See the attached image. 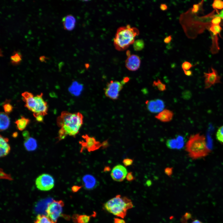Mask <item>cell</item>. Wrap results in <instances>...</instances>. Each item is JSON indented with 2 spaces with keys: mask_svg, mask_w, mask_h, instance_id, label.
Instances as JSON below:
<instances>
[{
  "mask_svg": "<svg viewBox=\"0 0 223 223\" xmlns=\"http://www.w3.org/2000/svg\"><path fill=\"white\" fill-rule=\"evenodd\" d=\"M83 118L82 114L79 112H62L57 119V125L60 128L59 131V140L64 139L67 135L75 137L83 124Z\"/></svg>",
  "mask_w": 223,
  "mask_h": 223,
  "instance_id": "obj_1",
  "label": "cell"
},
{
  "mask_svg": "<svg viewBox=\"0 0 223 223\" xmlns=\"http://www.w3.org/2000/svg\"><path fill=\"white\" fill-rule=\"evenodd\" d=\"M186 150L194 160L205 157L211 152L205 136L199 133L191 135L186 145Z\"/></svg>",
  "mask_w": 223,
  "mask_h": 223,
  "instance_id": "obj_2",
  "label": "cell"
},
{
  "mask_svg": "<svg viewBox=\"0 0 223 223\" xmlns=\"http://www.w3.org/2000/svg\"><path fill=\"white\" fill-rule=\"evenodd\" d=\"M139 34V30L135 27H132L129 24L119 28L113 39L114 46L118 51L127 49L133 44L136 36Z\"/></svg>",
  "mask_w": 223,
  "mask_h": 223,
  "instance_id": "obj_3",
  "label": "cell"
},
{
  "mask_svg": "<svg viewBox=\"0 0 223 223\" xmlns=\"http://www.w3.org/2000/svg\"><path fill=\"white\" fill-rule=\"evenodd\" d=\"M103 206L109 212L123 218L126 216L127 210L133 208V205L130 199L118 195L106 202Z\"/></svg>",
  "mask_w": 223,
  "mask_h": 223,
  "instance_id": "obj_4",
  "label": "cell"
},
{
  "mask_svg": "<svg viewBox=\"0 0 223 223\" xmlns=\"http://www.w3.org/2000/svg\"><path fill=\"white\" fill-rule=\"evenodd\" d=\"M21 95L25 103V107L33 112V115L40 114L46 110L47 103L43 98L42 93L34 96L32 93L25 91Z\"/></svg>",
  "mask_w": 223,
  "mask_h": 223,
  "instance_id": "obj_5",
  "label": "cell"
},
{
  "mask_svg": "<svg viewBox=\"0 0 223 223\" xmlns=\"http://www.w3.org/2000/svg\"><path fill=\"white\" fill-rule=\"evenodd\" d=\"M125 83L122 80L120 81H117L111 80L107 84L104 88V93L107 98L113 100L118 99L120 93Z\"/></svg>",
  "mask_w": 223,
  "mask_h": 223,
  "instance_id": "obj_6",
  "label": "cell"
},
{
  "mask_svg": "<svg viewBox=\"0 0 223 223\" xmlns=\"http://www.w3.org/2000/svg\"><path fill=\"white\" fill-rule=\"evenodd\" d=\"M64 205L61 200H53L49 204L46 212L47 216L54 223H56L61 215Z\"/></svg>",
  "mask_w": 223,
  "mask_h": 223,
  "instance_id": "obj_7",
  "label": "cell"
},
{
  "mask_svg": "<svg viewBox=\"0 0 223 223\" xmlns=\"http://www.w3.org/2000/svg\"><path fill=\"white\" fill-rule=\"evenodd\" d=\"M35 184L37 188L42 191H48L53 188L54 180L53 177L48 174L39 176L36 179Z\"/></svg>",
  "mask_w": 223,
  "mask_h": 223,
  "instance_id": "obj_8",
  "label": "cell"
},
{
  "mask_svg": "<svg viewBox=\"0 0 223 223\" xmlns=\"http://www.w3.org/2000/svg\"><path fill=\"white\" fill-rule=\"evenodd\" d=\"M83 139L79 141L81 147L80 152H82L84 149H86L89 152L93 151L102 147V143L97 141L94 137H91L87 134L82 136Z\"/></svg>",
  "mask_w": 223,
  "mask_h": 223,
  "instance_id": "obj_9",
  "label": "cell"
},
{
  "mask_svg": "<svg viewBox=\"0 0 223 223\" xmlns=\"http://www.w3.org/2000/svg\"><path fill=\"white\" fill-rule=\"evenodd\" d=\"M212 71L208 73H204V88H209L215 84L221 83V77L218 74L217 71L211 68Z\"/></svg>",
  "mask_w": 223,
  "mask_h": 223,
  "instance_id": "obj_10",
  "label": "cell"
},
{
  "mask_svg": "<svg viewBox=\"0 0 223 223\" xmlns=\"http://www.w3.org/2000/svg\"><path fill=\"white\" fill-rule=\"evenodd\" d=\"M127 173L126 168L123 165L118 164L113 168L111 172V175L114 180L121 182L125 179Z\"/></svg>",
  "mask_w": 223,
  "mask_h": 223,
  "instance_id": "obj_11",
  "label": "cell"
},
{
  "mask_svg": "<svg viewBox=\"0 0 223 223\" xmlns=\"http://www.w3.org/2000/svg\"><path fill=\"white\" fill-rule=\"evenodd\" d=\"M146 103L148 110L153 113L161 112L164 110L165 106L164 101L159 99L147 100Z\"/></svg>",
  "mask_w": 223,
  "mask_h": 223,
  "instance_id": "obj_12",
  "label": "cell"
},
{
  "mask_svg": "<svg viewBox=\"0 0 223 223\" xmlns=\"http://www.w3.org/2000/svg\"><path fill=\"white\" fill-rule=\"evenodd\" d=\"M141 63L139 57L138 55L133 54L127 57L125 61V66L128 70L135 71L139 69Z\"/></svg>",
  "mask_w": 223,
  "mask_h": 223,
  "instance_id": "obj_13",
  "label": "cell"
},
{
  "mask_svg": "<svg viewBox=\"0 0 223 223\" xmlns=\"http://www.w3.org/2000/svg\"><path fill=\"white\" fill-rule=\"evenodd\" d=\"M82 183L84 188L87 190H91L95 188L98 185V182L93 176L86 174L82 178Z\"/></svg>",
  "mask_w": 223,
  "mask_h": 223,
  "instance_id": "obj_14",
  "label": "cell"
},
{
  "mask_svg": "<svg viewBox=\"0 0 223 223\" xmlns=\"http://www.w3.org/2000/svg\"><path fill=\"white\" fill-rule=\"evenodd\" d=\"M174 113L168 109H164L155 116V117L161 122H168L173 119Z\"/></svg>",
  "mask_w": 223,
  "mask_h": 223,
  "instance_id": "obj_15",
  "label": "cell"
},
{
  "mask_svg": "<svg viewBox=\"0 0 223 223\" xmlns=\"http://www.w3.org/2000/svg\"><path fill=\"white\" fill-rule=\"evenodd\" d=\"M64 29L68 31H71L75 27L76 19L71 15H68L63 17L62 20Z\"/></svg>",
  "mask_w": 223,
  "mask_h": 223,
  "instance_id": "obj_16",
  "label": "cell"
},
{
  "mask_svg": "<svg viewBox=\"0 0 223 223\" xmlns=\"http://www.w3.org/2000/svg\"><path fill=\"white\" fill-rule=\"evenodd\" d=\"M0 137V156L1 157H3L6 156L9 153L11 147L8 143V138L3 137L1 135Z\"/></svg>",
  "mask_w": 223,
  "mask_h": 223,
  "instance_id": "obj_17",
  "label": "cell"
},
{
  "mask_svg": "<svg viewBox=\"0 0 223 223\" xmlns=\"http://www.w3.org/2000/svg\"><path fill=\"white\" fill-rule=\"evenodd\" d=\"M96 216V213L94 212V213L90 215L75 214L72 216V218L74 223H88L91 217Z\"/></svg>",
  "mask_w": 223,
  "mask_h": 223,
  "instance_id": "obj_18",
  "label": "cell"
},
{
  "mask_svg": "<svg viewBox=\"0 0 223 223\" xmlns=\"http://www.w3.org/2000/svg\"><path fill=\"white\" fill-rule=\"evenodd\" d=\"M53 201L52 199H47L38 202L36 205L35 209L37 212L46 213V210L49 204Z\"/></svg>",
  "mask_w": 223,
  "mask_h": 223,
  "instance_id": "obj_19",
  "label": "cell"
},
{
  "mask_svg": "<svg viewBox=\"0 0 223 223\" xmlns=\"http://www.w3.org/2000/svg\"><path fill=\"white\" fill-rule=\"evenodd\" d=\"M0 131H4L7 129L9 126L10 120L7 115L3 112H0Z\"/></svg>",
  "mask_w": 223,
  "mask_h": 223,
  "instance_id": "obj_20",
  "label": "cell"
},
{
  "mask_svg": "<svg viewBox=\"0 0 223 223\" xmlns=\"http://www.w3.org/2000/svg\"><path fill=\"white\" fill-rule=\"evenodd\" d=\"M24 146L27 151H33L36 150L37 147V141L34 138L29 137L25 140Z\"/></svg>",
  "mask_w": 223,
  "mask_h": 223,
  "instance_id": "obj_21",
  "label": "cell"
},
{
  "mask_svg": "<svg viewBox=\"0 0 223 223\" xmlns=\"http://www.w3.org/2000/svg\"><path fill=\"white\" fill-rule=\"evenodd\" d=\"M30 122V120L23 116L15 121L17 129L20 131L24 130Z\"/></svg>",
  "mask_w": 223,
  "mask_h": 223,
  "instance_id": "obj_22",
  "label": "cell"
},
{
  "mask_svg": "<svg viewBox=\"0 0 223 223\" xmlns=\"http://www.w3.org/2000/svg\"><path fill=\"white\" fill-rule=\"evenodd\" d=\"M11 63L12 65H17L20 64L22 60V55L18 51H14L10 57Z\"/></svg>",
  "mask_w": 223,
  "mask_h": 223,
  "instance_id": "obj_23",
  "label": "cell"
},
{
  "mask_svg": "<svg viewBox=\"0 0 223 223\" xmlns=\"http://www.w3.org/2000/svg\"><path fill=\"white\" fill-rule=\"evenodd\" d=\"M34 223H54L47 216L43 214H38Z\"/></svg>",
  "mask_w": 223,
  "mask_h": 223,
  "instance_id": "obj_24",
  "label": "cell"
},
{
  "mask_svg": "<svg viewBox=\"0 0 223 223\" xmlns=\"http://www.w3.org/2000/svg\"><path fill=\"white\" fill-rule=\"evenodd\" d=\"M166 145L168 148L172 149H177L178 145V142L176 138L168 139Z\"/></svg>",
  "mask_w": 223,
  "mask_h": 223,
  "instance_id": "obj_25",
  "label": "cell"
},
{
  "mask_svg": "<svg viewBox=\"0 0 223 223\" xmlns=\"http://www.w3.org/2000/svg\"><path fill=\"white\" fill-rule=\"evenodd\" d=\"M133 48L137 51L142 50L144 47V42L142 39H138L135 41L133 44Z\"/></svg>",
  "mask_w": 223,
  "mask_h": 223,
  "instance_id": "obj_26",
  "label": "cell"
},
{
  "mask_svg": "<svg viewBox=\"0 0 223 223\" xmlns=\"http://www.w3.org/2000/svg\"><path fill=\"white\" fill-rule=\"evenodd\" d=\"M153 87H156L160 91H164L166 90V85L163 83L160 79L153 81L152 84Z\"/></svg>",
  "mask_w": 223,
  "mask_h": 223,
  "instance_id": "obj_27",
  "label": "cell"
},
{
  "mask_svg": "<svg viewBox=\"0 0 223 223\" xmlns=\"http://www.w3.org/2000/svg\"><path fill=\"white\" fill-rule=\"evenodd\" d=\"M3 107L5 113L9 114L13 110V107L10 103V100H6L3 104Z\"/></svg>",
  "mask_w": 223,
  "mask_h": 223,
  "instance_id": "obj_28",
  "label": "cell"
},
{
  "mask_svg": "<svg viewBox=\"0 0 223 223\" xmlns=\"http://www.w3.org/2000/svg\"><path fill=\"white\" fill-rule=\"evenodd\" d=\"M216 137L219 142L223 144V125L218 128L216 133Z\"/></svg>",
  "mask_w": 223,
  "mask_h": 223,
  "instance_id": "obj_29",
  "label": "cell"
},
{
  "mask_svg": "<svg viewBox=\"0 0 223 223\" xmlns=\"http://www.w3.org/2000/svg\"><path fill=\"white\" fill-rule=\"evenodd\" d=\"M222 29L221 27L219 25H212L210 28V30L215 35L219 34Z\"/></svg>",
  "mask_w": 223,
  "mask_h": 223,
  "instance_id": "obj_30",
  "label": "cell"
},
{
  "mask_svg": "<svg viewBox=\"0 0 223 223\" xmlns=\"http://www.w3.org/2000/svg\"><path fill=\"white\" fill-rule=\"evenodd\" d=\"M213 8L218 9H223V1L220 0H215L214 1L212 4Z\"/></svg>",
  "mask_w": 223,
  "mask_h": 223,
  "instance_id": "obj_31",
  "label": "cell"
},
{
  "mask_svg": "<svg viewBox=\"0 0 223 223\" xmlns=\"http://www.w3.org/2000/svg\"><path fill=\"white\" fill-rule=\"evenodd\" d=\"M193 66L190 62L185 61L182 63L181 67L183 71L189 70Z\"/></svg>",
  "mask_w": 223,
  "mask_h": 223,
  "instance_id": "obj_32",
  "label": "cell"
},
{
  "mask_svg": "<svg viewBox=\"0 0 223 223\" xmlns=\"http://www.w3.org/2000/svg\"><path fill=\"white\" fill-rule=\"evenodd\" d=\"M178 142V149L181 148L184 145V139L181 136H178L176 138Z\"/></svg>",
  "mask_w": 223,
  "mask_h": 223,
  "instance_id": "obj_33",
  "label": "cell"
},
{
  "mask_svg": "<svg viewBox=\"0 0 223 223\" xmlns=\"http://www.w3.org/2000/svg\"><path fill=\"white\" fill-rule=\"evenodd\" d=\"M133 162V160L129 158H125L123 160V163L125 166H128L132 165Z\"/></svg>",
  "mask_w": 223,
  "mask_h": 223,
  "instance_id": "obj_34",
  "label": "cell"
},
{
  "mask_svg": "<svg viewBox=\"0 0 223 223\" xmlns=\"http://www.w3.org/2000/svg\"><path fill=\"white\" fill-rule=\"evenodd\" d=\"M0 178H1L6 179L10 180H12L10 174H7L4 173L3 171L0 170Z\"/></svg>",
  "mask_w": 223,
  "mask_h": 223,
  "instance_id": "obj_35",
  "label": "cell"
},
{
  "mask_svg": "<svg viewBox=\"0 0 223 223\" xmlns=\"http://www.w3.org/2000/svg\"><path fill=\"white\" fill-rule=\"evenodd\" d=\"M221 18L219 17H214L212 20V25H219L221 22Z\"/></svg>",
  "mask_w": 223,
  "mask_h": 223,
  "instance_id": "obj_36",
  "label": "cell"
},
{
  "mask_svg": "<svg viewBox=\"0 0 223 223\" xmlns=\"http://www.w3.org/2000/svg\"><path fill=\"white\" fill-rule=\"evenodd\" d=\"M173 169L172 167H167L164 169V173L168 176H170L173 174Z\"/></svg>",
  "mask_w": 223,
  "mask_h": 223,
  "instance_id": "obj_37",
  "label": "cell"
},
{
  "mask_svg": "<svg viewBox=\"0 0 223 223\" xmlns=\"http://www.w3.org/2000/svg\"><path fill=\"white\" fill-rule=\"evenodd\" d=\"M126 177V180L129 181H133L135 178L132 172L127 173Z\"/></svg>",
  "mask_w": 223,
  "mask_h": 223,
  "instance_id": "obj_38",
  "label": "cell"
},
{
  "mask_svg": "<svg viewBox=\"0 0 223 223\" xmlns=\"http://www.w3.org/2000/svg\"><path fill=\"white\" fill-rule=\"evenodd\" d=\"M191 218V215L189 213H186L183 216L181 219V221L183 223Z\"/></svg>",
  "mask_w": 223,
  "mask_h": 223,
  "instance_id": "obj_39",
  "label": "cell"
},
{
  "mask_svg": "<svg viewBox=\"0 0 223 223\" xmlns=\"http://www.w3.org/2000/svg\"><path fill=\"white\" fill-rule=\"evenodd\" d=\"M82 187L81 186H74L72 188V190L74 193L77 192Z\"/></svg>",
  "mask_w": 223,
  "mask_h": 223,
  "instance_id": "obj_40",
  "label": "cell"
},
{
  "mask_svg": "<svg viewBox=\"0 0 223 223\" xmlns=\"http://www.w3.org/2000/svg\"><path fill=\"white\" fill-rule=\"evenodd\" d=\"M22 135L25 140L30 137L29 133L27 131H24L22 133Z\"/></svg>",
  "mask_w": 223,
  "mask_h": 223,
  "instance_id": "obj_41",
  "label": "cell"
},
{
  "mask_svg": "<svg viewBox=\"0 0 223 223\" xmlns=\"http://www.w3.org/2000/svg\"><path fill=\"white\" fill-rule=\"evenodd\" d=\"M114 223H125L124 220L117 218H114Z\"/></svg>",
  "mask_w": 223,
  "mask_h": 223,
  "instance_id": "obj_42",
  "label": "cell"
},
{
  "mask_svg": "<svg viewBox=\"0 0 223 223\" xmlns=\"http://www.w3.org/2000/svg\"><path fill=\"white\" fill-rule=\"evenodd\" d=\"M199 9V6L198 4H195L193 5V8L192 9V12L193 13L197 12Z\"/></svg>",
  "mask_w": 223,
  "mask_h": 223,
  "instance_id": "obj_43",
  "label": "cell"
},
{
  "mask_svg": "<svg viewBox=\"0 0 223 223\" xmlns=\"http://www.w3.org/2000/svg\"><path fill=\"white\" fill-rule=\"evenodd\" d=\"M172 38V36L169 35L166 37L164 39V41L166 43H168L171 41Z\"/></svg>",
  "mask_w": 223,
  "mask_h": 223,
  "instance_id": "obj_44",
  "label": "cell"
},
{
  "mask_svg": "<svg viewBox=\"0 0 223 223\" xmlns=\"http://www.w3.org/2000/svg\"><path fill=\"white\" fill-rule=\"evenodd\" d=\"M35 118L37 122H42L43 121V116L39 115L36 116Z\"/></svg>",
  "mask_w": 223,
  "mask_h": 223,
  "instance_id": "obj_45",
  "label": "cell"
},
{
  "mask_svg": "<svg viewBox=\"0 0 223 223\" xmlns=\"http://www.w3.org/2000/svg\"><path fill=\"white\" fill-rule=\"evenodd\" d=\"M160 8L162 11H165L167 9L168 7L166 4L162 3L160 5Z\"/></svg>",
  "mask_w": 223,
  "mask_h": 223,
  "instance_id": "obj_46",
  "label": "cell"
},
{
  "mask_svg": "<svg viewBox=\"0 0 223 223\" xmlns=\"http://www.w3.org/2000/svg\"><path fill=\"white\" fill-rule=\"evenodd\" d=\"M185 74L187 76H190L192 75V72L190 70L183 71Z\"/></svg>",
  "mask_w": 223,
  "mask_h": 223,
  "instance_id": "obj_47",
  "label": "cell"
},
{
  "mask_svg": "<svg viewBox=\"0 0 223 223\" xmlns=\"http://www.w3.org/2000/svg\"><path fill=\"white\" fill-rule=\"evenodd\" d=\"M214 17H219L223 19V9L220 12V13L216 15H215L214 16Z\"/></svg>",
  "mask_w": 223,
  "mask_h": 223,
  "instance_id": "obj_48",
  "label": "cell"
},
{
  "mask_svg": "<svg viewBox=\"0 0 223 223\" xmlns=\"http://www.w3.org/2000/svg\"><path fill=\"white\" fill-rule=\"evenodd\" d=\"M102 147L103 148H107L108 146V142L106 140L104 141L102 143Z\"/></svg>",
  "mask_w": 223,
  "mask_h": 223,
  "instance_id": "obj_49",
  "label": "cell"
},
{
  "mask_svg": "<svg viewBox=\"0 0 223 223\" xmlns=\"http://www.w3.org/2000/svg\"><path fill=\"white\" fill-rule=\"evenodd\" d=\"M47 59L45 56H42L39 57V60L42 62H46V59Z\"/></svg>",
  "mask_w": 223,
  "mask_h": 223,
  "instance_id": "obj_50",
  "label": "cell"
},
{
  "mask_svg": "<svg viewBox=\"0 0 223 223\" xmlns=\"http://www.w3.org/2000/svg\"><path fill=\"white\" fill-rule=\"evenodd\" d=\"M191 223H202L201 221L198 220H194Z\"/></svg>",
  "mask_w": 223,
  "mask_h": 223,
  "instance_id": "obj_51",
  "label": "cell"
},
{
  "mask_svg": "<svg viewBox=\"0 0 223 223\" xmlns=\"http://www.w3.org/2000/svg\"><path fill=\"white\" fill-rule=\"evenodd\" d=\"M126 55L127 57L130 56L131 55V54L129 50H127L126 51Z\"/></svg>",
  "mask_w": 223,
  "mask_h": 223,
  "instance_id": "obj_52",
  "label": "cell"
},
{
  "mask_svg": "<svg viewBox=\"0 0 223 223\" xmlns=\"http://www.w3.org/2000/svg\"><path fill=\"white\" fill-rule=\"evenodd\" d=\"M110 169V168L108 167H106L104 168V171H109Z\"/></svg>",
  "mask_w": 223,
  "mask_h": 223,
  "instance_id": "obj_53",
  "label": "cell"
},
{
  "mask_svg": "<svg viewBox=\"0 0 223 223\" xmlns=\"http://www.w3.org/2000/svg\"><path fill=\"white\" fill-rule=\"evenodd\" d=\"M17 133L16 132L14 133L13 134V137L15 138L17 136Z\"/></svg>",
  "mask_w": 223,
  "mask_h": 223,
  "instance_id": "obj_54",
  "label": "cell"
}]
</instances>
